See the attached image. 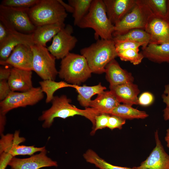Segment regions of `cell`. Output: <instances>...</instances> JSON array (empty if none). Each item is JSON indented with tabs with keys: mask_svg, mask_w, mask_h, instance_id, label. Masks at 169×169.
Here are the masks:
<instances>
[{
	"mask_svg": "<svg viewBox=\"0 0 169 169\" xmlns=\"http://www.w3.org/2000/svg\"><path fill=\"white\" fill-rule=\"evenodd\" d=\"M71 100L66 95L54 96L51 101V107L43 111L38 118L40 121H43L42 127L44 128H49L52 125L56 118L66 119L76 115L84 116L90 120L92 123V129L95 125V117L100 114L99 112L91 107L80 109L70 104Z\"/></svg>",
	"mask_w": 169,
	"mask_h": 169,
	"instance_id": "6da1fadb",
	"label": "cell"
},
{
	"mask_svg": "<svg viewBox=\"0 0 169 169\" xmlns=\"http://www.w3.org/2000/svg\"><path fill=\"white\" fill-rule=\"evenodd\" d=\"M80 53L85 58L92 73L98 74L105 73L107 65L118 57L113 39H98L81 49Z\"/></svg>",
	"mask_w": 169,
	"mask_h": 169,
	"instance_id": "7a4b0ae2",
	"label": "cell"
},
{
	"mask_svg": "<svg viewBox=\"0 0 169 169\" xmlns=\"http://www.w3.org/2000/svg\"><path fill=\"white\" fill-rule=\"evenodd\" d=\"M77 26L82 28L93 29L96 40L100 38L113 39L115 26L108 17L103 0H93L88 13Z\"/></svg>",
	"mask_w": 169,
	"mask_h": 169,
	"instance_id": "3957f363",
	"label": "cell"
},
{
	"mask_svg": "<svg viewBox=\"0 0 169 169\" xmlns=\"http://www.w3.org/2000/svg\"><path fill=\"white\" fill-rule=\"evenodd\" d=\"M92 73L83 56L69 53L61 59L58 74L67 83L79 85L90 78Z\"/></svg>",
	"mask_w": 169,
	"mask_h": 169,
	"instance_id": "277c9868",
	"label": "cell"
},
{
	"mask_svg": "<svg viewBox=\"0 0 169 169\" xmlns=\"http://www.w3.org/2000/svg\"><path fill=\"white\" fill-rule=\"evenodd\" d=\"M28 15L32 22L37 27L64 23L67 14L58 0H40L29 9Z\"/></svg>",
	"mask_w": 169,
	"mask_h": 169,
	"instance_id": "5b68a950",
	"label": "cell"
},
{
	"mask_svg": "<svg viewBox=\"0 0 169 169\" xmlns=\"http://www.w3.org/2000/svg\"><path fill=\"white\" fill-rule=\"evenodd\" d=\"M153 15L144 0H136L131 10L114 25L113 37L124 34L132 29L145 30L148 21Z\"/></svg>",
	"mask_w": 169,
	"mask_h": 169,
	"instance_id": "8992f818",
	"label": "cell"
},
{
	"mask_svg": "<svg viewBox=\"0 0 169 169\" xmlns=\"http://www.w3.org/2000/svg\"><path fill=\"white\" fill-rule=\"evenodd\" d=\"M29 8H17L0 5V22L8 29L32 33L36 27L28 15Z\"/></svg>",
	"mask_w": 169,
	"mask_h": 169,
	"instance_id": "52a82bcc",
	"label": "cell"
},
{
	"mask_svg": "<svg viewBox=\"0 0 169 169\" xmlns=\"http://www.w3.org/2000/svg\"><path fill=\"white\" fill-rule=\"evenodd\" d=\"M31 47L33 54V71L43 80H55L58 74L56 58L46 47L35 44Z\"/></svg>",
	"mask_w": 169,
	"mask_h": 169,
	"instance_id": "ba28073f",
	"label": "cell"
},
{
	"mask_svg": "<svg viewBox=\"0 0 169 169\" xmlns=\"http://www.w3.org/2000/svg\"><path fill=\"white\" fill-rule=\"evenodd\" d=\"M44 94L40 87H33L24 92L12 91L0 102V114L6 115L10 110L20 107L34 105L42 100Z\"/></svg>",
	"mask_w": 169,
	"mask_h": 169,
	"instance_id": "9c48e42d",
	"label": "cell"
},
{
	"mask_svg": "<svg viewBox=\"0 0 169 169\" xmlns=\"http://www.w3.org/2000/svg\"><path fill=\"white\" fill-rule=\"evenodd\" d=\"M72 26L67 24L54 37L51 44L47 48L56 59H62L75 47L77 38L72 35Z\"/></svg>",
	"mask_w": 169,
	"mask_h": 169,
	"instance_id": "30bf717a",
	"label": "cell"
},
{
	"mask_svg": "<svg viewBox=\"0 0 169 169\" xmlns=\"http://www.w3.org/2000/svg\"><path fill=\"white\" fill-rule=\"evenodd\" d=\"M156 146L146 159L137 169H169V155L166 152L160 140L158 131L155 132Z\"/></svg>",
	"mask_w": 169,
	"mask_h": 169,
	"instance_id": "8fae6325",
	"label": "cell"
},
{
	"mask_svg": "<svg viewBox=\"0 0 169 169\" xmlns=\"http://www.w3.org/2000/svg\"><path fill=\"white\" fill-rule=\"evenodd\" d=\"M31 46L23 44L18 45L6 61L0 62V64L9 65L13 68L33 71V54Z\"/></svg>",
	"mask_w": 169,
	"mask_h": 169,
	"instance_id": "7c38bea8",
	"label": "cell"
},
{
	"mask_svg": "<svg viewBox=\"0 0 169 169\" xmlns=\"http://www.w3.org/2000/svg\"><path fill=\"white\" fill-rule=\"evenodd\" d=\"M47 153L46 150L41 151L39 154L26 158L14 157L8 165L13 169H39L46 167L57 166V162L48 157Z\"/></svg>",
	"mask_w": 169,
	"mask_h": 169,
	"instance_id": "4fadbf2b",
	"label": "cell"
},
{
	"mask_svg": "<svg viewBox=\"0 0 169 169\" xmlns=\"http://www.w3.org/2000/svg\"><path fill=\"white\" fill-rule=\"evenodd\" d=\"M8 30V36L0 43V62L6 61L18 45L22 44L30 46L34 45L32 33L26 34L14 30Z\"/></svg>",
	"mask_w": 169,
	"mask_h": 169,
	"instance_id": "5bb4252c",
	"label": "cell"
},
{
	"mask_svg": "<svg viewBox=\"0 0 169 169\" xmlns=\"http://www.w3.org/2000/svg\"><path fill=\"white\" fill-rule=\"evenodd\" d=\"M145 30L150 35V43L161 44L169 42V22L154 15L150 18Z\"/></svg>",
	"mask_w": 169,
	"mask_h": 169,
	"instance_id": "9a60e30c",
	"label": "cell"
},
{
	"mask_svg": "<svg viewBox=\"0 0 169 169\" xmlns=\"http://www.w3.org/2000/svg\"><path fill=\"white\" fill-rule=\"evenodd\" d=\"M108 17L115 25L132 8L136 0H103Z\"/></svg>",
	"mask_w": 169,
	"mask_h": 169,
	"instance_id": "2e32d148",
	"label": "cell"
},
{
	"mask_svg": "<svg viewBox=\"0 0 169 169\" xmlns=\"http://www.w3.org/2000/svg\"><path fill=\"white\" fill-rule=\"evenodd\" d=\"M32 71L13 67L11 68L8 82L11 91L24 92L33 88Z\"/></svg>",
	"mask_w": 169,
	"mask_h": 169,
	"instance_id": "e0dca14e",
	"label": "cell"
},
{
	"mask_svg": "<svg viewBox=\"0 0 169 169\" xmlns=\"http://www.w3.org/2000/svg\"><path fill=\"white\" fill-rule=\"evenodd\" d=\"M105 73L106 79L110 84L109 87L133 83L134 81L132 74L122 68L115 59L107 65Z\"/></svg>",
	"mask_w": 169,
	"mask_h": 169,
	"instance_id": "ac0fdd59",
	"label": "cell"
},
{
	"mask_svg": "<svg viewBox=\"0 0 169 169\" xmlns=\"http://www.w3.org/2000/svg\"><path fill=\"white\" fill-rule=\"evenodd\" d=\"M110 90L118 101L130 106L138 105V95L140 92L138 86L133 83L109 87Z\"/></svg>",
	"mask_w": 169,
	"mask_h": 169,
	"instance_id": "d6986e66",
	"label": "cell"
},
{
	"mask_svg": "<svg viewBox=\"0 0 169 169\" xmlns=\"http://www.w3.org/2000/svg\"><path fill=\"white\" fill-rule=\"evenodd\" d=\"M65 26L64 23L46 24L36 27L32 33L34 44L46 47L47 43Z\"/></svg>",
	"mask_w": 169,
	"mask_h": 169,
	"instance_id": "ffe728a7",
	"label": "cell"
},
{
	"mask_svg": "<svg viewBox=\"0 0 169 169\" xmlns=\"http://www.w3.org/2000/svg\"><path fill=\"white\" fill-rule=\"evenodd\" d=\"M144 58L159 64L169 63V42L161 44L150 43L141 52Z\"/></svg>",
	"mask_w": 169,
	"mask_h": 169,
	"instance_id": "44dd1931",
	"label": "cell"
},
{
	"mask_svg": "<svg viewBox=\"0 0 169 169\" xmlns=\"http://www.w3.org/2000/svg\"><path fill=\"white\" fill-rule=\"evenodd\" d=\"M120 104L110 90L104 91L98 95L95 99L91 100L89 107L96 109L101 114H108Z\"/></svg>",
	"mask_w": 169,
	"mask_h": 169,
	"instance_id": "7402d4cb",
	"label": "cell"
},
{
	"mask_svg": "<svg viewBox=\"0 0 169 169\" xmlns=\"http://www.w3.org/2000/svg\"><path fill=\"white\" fill-rule=\"evenodd\" d=\"M74 88L78 94L77 99L79 102L81 106L85 108L89 107L91 98L94 95L100 94L106 89L100 83L92 86L74 85Z\"/></svg>",
	"mask_w": 169,
	"mask_h": 169,
	"instance_id": "603a6c76",
	"label": "cell"
},
{
	"mask_svg": "<svg viewBox=\"0 0 169 169\" xmlns=\"http://www.w3.org/2000/svg\"><path fill=\"white\" fill-rule=\"evenodd\" d=\"M108 114L117 115L125 120L143 119L148 116L145 111L139 110L131 106L123 104H119L109 112Z\"/></svg>",
	"mask_w": 169,
	"mask_h": 169,
	"instance_id": "cb8c5ba5",
	"label": "cell"
},
{
	"mask_svg": "<svg viewBox=\"0 0 169 169\" xmlns=\"http://www.w3.org/2000/svg\"><path fill=\"white\" fill-rule=\"evenodd\" d=\"M150 39V35L145 30L141 29L131 30L124 34L114 36L113 38L114 41H128L141 43L144 44V48L149 43Z\"/></svg>",
	"mask_w": 169,
	"mask_h": 169,
	"instance_id": "d4e9b609",
	"label": "cell"
},
{
	"mask_svg": "<svg viewBox=\"0 0 169 169\" xmlns=\"http://www.w3.org/2000/svg\"><path fill=\"white\" fill-rule=\"evenodd\" d=\"M40 87L46 95L45 102L47 103L51 102L54 96V94L57 90L65 87L74 88V85L69 84L64 81L56 82L51 79L43 80L39 82Z\"/></svg>",
	"mask_w": 169,
	"mask_h": 169,
	"instance_id": "484cf974",
	"label": "cell"
},
{
	"mask_svg": "<svg viewBox=\"0 0 169 169\" xmlns=\"http://www.w3.org/2000/svg\"><path fill=\"white\" fill-rule=\"evenodd\" d=\"M83 156L86 162L94 165L99 169H137L135 167L130 168L112 165L101 158L91 149L87 150Z\"/></svg>",
	"mask_w": 169,
	"mask_h": 169,
	"instance_id": "4316f807",
	"label": "cell"
},
{
	"mask_svg": "<svg viewBox=\"0 0 169 169\" xmlns=\"http://www.w3.org/2000/svg\"><path fill=\"white\" fill-rule=\"evenodd\" d=\"M93 0H68V3L74 8L72 16L74 24L78 26L88 13Z\"/></svg>",
	"mask_w": 169,
	"mask_h": 169,
	"instance_id": "83f0119b",
	"label": "cell"
},
{
	"mask_svg": "<svg viewBox=\"0 0 169 169\" xmlns=\"http://www.w3.org/2000/svg\"><path fill=\"white\" fill-rule=\"evenodd\" d=\"M46 150L45 146L38 147H35L33 145L26 146L14 144L6 151L3 153H8L14 157L18 155L32 156L37 152H41Z\"/></svg>",
	"mask_w": 169,
	"mask_h": 169,
	"instance_id": "f1b7e54d",
	"label": "cell"
},
{
	"mask_svg": "<svg viewBox=\"0 0 169 169\" xmlns=\"http://www.w3.org/2000/svg\"><path fill=\"white\" fill-rule=\"evenodd\" d=\"M144 1L154 15L167 19V0Z\"/></svg>",
	"mask_w": 169,
	"mask_h": 169,
	"instance_id": "f546056e",
	"label": "cell"
},
{
	"mask_svg": "<svg viewBox=\"0 0 169 169\" xmlns=\"http://www.w3.org/2000/svg\"><path fill=\"white\" fill-rule=\"evenodd\" d=\"M139 50L129 49L117 52L118 57L121 60L129 61L134 65L140 64L144 57L141 52L139 53Z\"/></svg>",
	"mask_w": 169,
	"mask_h": 169,
	"instance_id": "4dcf8cb0",
	"label": "cell"
},
{
	"mask_svg": "<svg viewBox=\"0 0 169 169\" xmlns=\"http://www.w3.org/2000/svg\"><path fill=\"white\" fill-rule=\"evenodd\" d=\"M40 0H3L1 4L17 8H29L37 4Z\"/></svg>",
	"mask_w": 169,
	"mask_h": 169,
	"instance_id": "1f68e13d",
	"label": "cell"
},
{
	"mask_svg": "<svg viewBox=\"0 0 169 169\" xmlns=\"http://www.w3.org/2000/svg\"><path fill=\"white\" fill-rule=\"evenodd\" d=\"M114 42L117 52L129 49L139 50L140 47L142 46V49L144 47V44L141 43L128 41Z\"/></svg>",
	"mask_w": 169,
	"mask_h": 169,
	"instance_id": "d6a6232c",
	"label": "cell"
},
{
	"mask_svg": "<svg viewBox=\"0 0 169 169\" xmlns=\"http://www.w3.org/2000/svg\"><path fill=\"white\" fill-rule=\"evenodd\" d=\"M110 115L107 114L101 113L95 117V126L90 132L91 135H94L98 130L107 127Z\"/></svg>",
	"mask_w": 169,
	"mask_h": 169,
	"instance_id": "836d02e7",
	"label": "cell"
},
{
	"mask_svg": "<svg viewBox=\"0 0 169 169\" xmlns=\"http://www.w3.org/2000/svg\"><path fill=\"white\" fill-rule=\"evenodd\" d=\"M125 119L119 116L110 115L107 128L111 130L116 128L121 129L123 125L125 124Z\"/></svg>",
	"mask_w": 169,
	"mask_h": 169,
	"instance_id": "e575fe53",
	"label": "cell"
},
{
	"mask_svg": "<svg viewBox=\"0 0 169 169\" xmlns=\"http://www.w3.org/2000/svg\"><path fill=\"white\" fill-rule=\"evenodd\" d=\"M162 98L163 102L166 104V107L163 110L164 119L165 120H169V84L165 85Z\"/></svg>",
	"mask_w": 169,
	"mask_h": 169,
	"instance_id": "d590c367",
	"label": "cell"
},
{
	"mask_svg": "<svg viewBox=\"0 0 169 169\" xmlns=\"http://www.w3.org/2000/svg\"><path fill=\"white\" fill-rule=\"evenodd\" d=\"M154 99V96L151 93L144 92L138 98V104L143 106H148L153 103Z\"/></svg>",
	"mask_w": 169,
	"mask_h": 169,
	"instance_id": "8d00e7d4",
	"label": "cell"
},
{
	"mask_svg": "<svg viewBox=\"0 0 169 169\" xmlns=\"http://www.w3.org/2000/svg\"><path fill=\"white\" fill-rule=\"evenodd\" d=\"M12 91L6 80L0 81V100H4Z\"/></svg>",
	"mask_w": 169,
	"mask_h": 169,
	"instance_id": "74e56055",
	"label": "cell"
},
{
	"mask_svg": "<svg viewBox=\"0 0 169 169\" xmlns=\"http://www.w3.org/2000/svg\"><path fill=\"white\" fill-rule=\"evenodd\" d=\"M11 69L1 66L0 67V81L8 80L11 73Z\"/></svg>",
	"mask_w": 169,
	"mask_h": 169,
	"instance_id": "f35d334b",
	"label": "cell"
},
{
	"mask_svg": "<svg viewBox=\"0 0 169 169\" xmlns=\"http://www.w3.org/2000/svg\"><path fill=\"white\" fill-rule=\"evenodd\" d=\"M8 29L0 22V43L3 41L9 34Z\"/></svg>",
	"mask_w": 169,
	"mask_h": 169,
	"instance_id": "ab89813d",
	"label": "cell"
},
{
	"mask_svg": "<svg viewBox=\"0 0 169 169\" xmlns=\"http://www.w3.org/2000/svg\"><path fill=\"white\" fill-rule=\"evenodd\" d=\"M58 1L64 8L66 12L73 13L74 8L69 3L67 4L62 0H58Z\"/></svg>",
	"mask_w": 169,
	"mask_h": 169,
	"instance_id": "60d3db41",
	"label": "cell"
},
{
	"mask_svg": "<svg viewBox=\"0 0 169 169\" xmlns=\"http://www.w3.org/2000/svg\"><path fill=\"white\" fill-rule=\"evenodd\" d=\"M6 121L5 115L0 114V130L1 131L3 129Z\"/></svg>",
	"mask_w": 169,
	"mask_h": 169,
	"instance_id": "b9f144b4",
	"label": "cell"
},
{
	"mask_svg": "<svg viewBox=\"0 0 169 169\" xmlns=\"http://www.w3.org/2000/svg\"><path fill=\"white\" fill-rule=\"evenodd\" d=\"M165 140L166 142V146L169 148V126L166 130V133L165 137Z\"/></svg>",
	"mask_w": 169,
	"mask_h": 169,
	"instance_id": "7bdbcfd3",
	"label": "cell"
},
{
	"mask_svg": "<svg viewBox=\"0 0 169 169\" xmlns=\"http://www.w3.org/2000/svg\"><path fill=\"white\" fill-rule=\"evenodd\" d=\"M167 19L169 22V0H167Z\"/></svg>",
	"mask_w": 169,
	"mask_h": 169,
	"instance_id": "ee69618b",
	"label": "cell"
},
{
	"mask_svg": "<svg viewBox=\"0 0 169 169\" xmlns=\"http://www.w3.org/2000/svg\"><path fill=\"white\" fill-rule=\"evenodd\" d=\"M10 169H13V168H11Z\"/></svg>",
	"mask_w": 169,
	"mask_h": 169,
	"instance_id": "f6af8a7d",
	"label": "cell"
}]
</instances>
